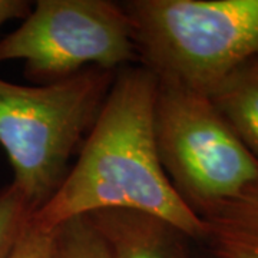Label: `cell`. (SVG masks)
Returning a JSON list of instances; mask_svg holds the SVG:
<instances>
[{"label":"cell","instance_id":"1","mask_svg":"<svg viewBox=\"0 0 258 258\" xmlns=\"http://www.w3.org/2000/svg\"><path fill=\"white\" fill-rule=\"evenodd\" d=\"M158 79L144 66L116 72L78 161L57 192L32 214L46 232L102 210H132L159 217L189 240H204V222L179 198L158 158L154 111Z\"/></svg>","mask_w":258,"mask_h":258},{"label":"cell","instance_id":"2","mask_svg":"<svg viewBox=\"0 0 258 258\" xmlns=\"http://www.w3.org/2000/svg\"><path fill=\"white\" fill-rule=\"evenodd\" d=\"M118 71L88 68L47 85L0 78V145L13 181L36 212L69 174V159L95 125Z\"/></svg>","mask_w":258,"mask_h":258},{"label":"cell","instance_id":"3","mask_svg":"<svg viewBox=\"0 0 258 258\" xmlns=\"http://www.w3.org/2000/svg\"><path fill=\"white\" fill-rule=\"evenodd\" d=\"M141 66L208 95L258 57V0L122 2Z\"/></svg>","mask_w":258,"mask_h":258},{"label":"cell","instance_id":"4","mask_svg":"<svg viewBox=\"0 0 258 258\" xmlns=\"http://www.w3.org/2000/svg\"><path fill=\"white\" fill-rule=\"evenodd\" d=\"M154 132L166 178L197 215L258 184V161L204 93L158 79Z\"/></svg>","mask_w":258,"mask_h":258},{"label":"cell","instance_id":"5","mask_svg":"<svg viewBox=\"0 0 258 258\" xmlns=\"http://www.w3.org/2000/svg\"><path fill=\"white\" fill-rule=\"evenodd\" d=\"M23 60L25 78L47 85L88 68L119 71L139 62L129 20L111 0H39L0 40V62Z\"/></svg>","mask_w":258,"mask_h":258},{"label":"cell","instance_id":"6","mask_svg":"<svg viewBox=\"0 0 258 258\" xmlns=\"http://www.w3.org/2000/svg\"><path fill=\"white\" fill-rule=\"evenodd\" d=\"M85 217L112 258H191L189 238L159 217L132 210H102Z\"/></svg>","mask_w":258,"mask_h":258},{"label":"cell","instance_id":"7","mask_svg":"<svg viewBox=\"0 0 258 258\" xmlns=\"http://www.w3.org/2000/svg\"><path fill=\"white\" fill-rule=\"evenodd\" d=\"M212 258H258V184L198 212Z\"/></svg>","mask_w":258,"mask_h":258},{"label":"cell","instance_id":"8","mask_svg":"<svg viewBox=\"0 0 258 258\" xmlns=\"http://www.w3.org/2000/svg\"><path fill=\"white\" fill-rule=\"evenodd\" d=\"M207 96L258 161V57L235 69Z\"/></svg>","mask_w":258,"mask_h":258},{"label":"cell","instance_id":"9","mask_svg":"<svg viewBox=\"0 0 258 258\" xmlns=\"http://www.w3.org/2000/svg\"><path fill=\"white\" fill-rule=\"evenodd\" d=\"M52 258H112L106 244L83 215L53 230Z\"/></svg>","mask_w":258,"mask_h":258},{"label":"cell","instance_id":"10","mask_svg":"<svg viewBox=\"0 0 258 258\" xmlns=\"http://www.w3.org/2000/svg\"><path fill=\"white\" fill-rule=\"evenodd\" d=\"M32 208L15 185L0 189V258H10L28 228Z\"/></svg>","mask_w":258,"mask_h":258},{"label":"cell","instance_id":"11","mask_svg":"<svg viewBox=\"0 0 258 258\" xmlns=\"http://www.w3.org/2000/svg\"><path fill=\"white\" fill-rule=\"evenodd\" d=\"M53 231L46 232L29 222L10 258H52Z\"/></svg>","mask_w":258,"mask_h":258},{"label":"cell","instance_id":"12","mask_svg":"<svg viewBox=\"0 0 258 258\" xmlns=\"http://www.w3.org/2000/svg\"><path fill=\"white\" fill-rule=\"evenodd\" d=\"M33 9L28 0H0V29L10 20H25Z\"/></svg>","mask_w":258,"mask_h":258}]
</instances>
